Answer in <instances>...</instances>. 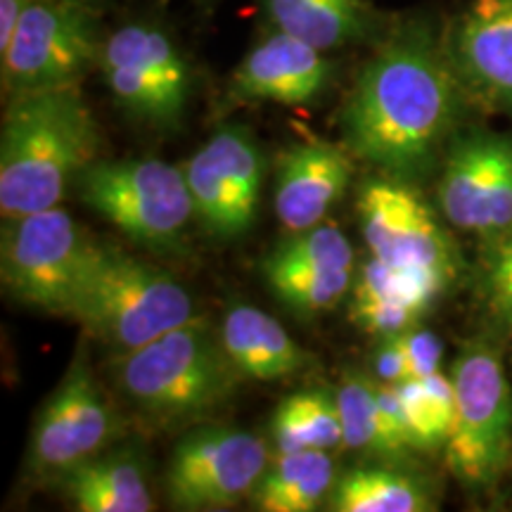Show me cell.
Wrapping results in <instances>:
<instances>
[{"label": "cell", "mask_w": 512, "mask_h": 512, "mask_svg": "<svg viewBox=\"0 0 512 512\" xmlns=\"http://www.w3.org/2000/svg\"><path fill=\"white\" fill-rule=\"evenodd\" d=\"M465 88L430 27L408 24L377 50L342 110L349 150L384 176L434 169L463 114Z\"/></svg>", "instance_id": "cell-1"}, {"label": "cell", "mask_w": 512, "mask_h": 512, "mask_svg": "<svg viewBox=\"0 0 512 512\" xmlns=\"http://www.w3.org/2000/svg\"><path fill=\"white\" fill-rule=\"evenodd\" d=\"M98 124L76 86L15 93L0 131V216L60 207L98 155Z\"/></svg>", "instance_id": "cell-2"}, {"label": "cell", "mask_w": 512, "mask_h": 512, "mask_svg": "<svg viewBox=\"0 0 512 512\" xmlns=\"http://www.w3.org/2000/svg\"><path fill=\"white\" fill-rule=\"evenodd\" d=\"M114 370L121 392L145 415L162 422L202 418L219 408L242 380L223 349L221 332L202 316L121 354Z\"/></svg>", "instance_id": "cell-3"}, {"label": "cell", "mask_w": 512, "mask_h": 512, "mask_svg": "<svg viewBox=\"0 0 512 512\" xmlns=\"http://www.w3.org/2000/svg\"><path fill=\"white\" fill-rule=\"evenodd\" d=\"M197 316L190 292L174 275L136 256L100 247L67 318L121 356Z\"/></svg>", "instance_id": "cell-4"}, {"label": "cell", "mask_w": 512, "mask_h": 512, "mask_svg": "<svg viewBox=\"0 0 512 512\" xmlns=\"http://www.w3.org/2000/svg\"><path fill=\"white\" fill-rule=\"evenodd\" d=\"M79 200L152 252H181L195 204L183 166L155 157L93 162L76 181Z\"/></svg>", "instance_id": "cell-5"}, {"label": "cell", "mask_w": 512, "mask_h": 512, "mask_svg": "<svg viewBox=\"0 0 512 512\" xmlns=\"http://www.w3.org/2000/svg\"><path fill=\"white\" fill-rule=\"evenodd\" d=\"M456 415L444 446L446 465L465 489H489L512 456V384L486 342L467 344L451 366Z\"/></svg>", "instance_id": "cell-6"}, {"label": "cell", "mask_w": 512, "mask_h": 512, "mask_svg": "<svg viewBox=\"0 0 512 512\" xmlns=\"http://www.w3.org/2000/svg\"><path fill=\"white\" fill-rule=\"evenodd\" d=\"M100 247L86 228L60 207L3 221V285L27 306L69 316Z\"/></svg>", "instance_id": "cell-7"}, {"label": "cell", "mask_w": 512, "mask_h": 512, "mask_svg": "<svg viewBox=\"0 0 512 512\" xmlns=\"http://www.w3.org/2000/svg\"><path fill=\"white\" fill-rule=\"evenodd\" d=\"M358 221L370 256L384 266L420 275L444 290L456 280V245L408 181L368 178L358 190Z\"/></svg>", "instance_id": "cell-8"}, {"label": "cell", "mask_w": 512, "mask_h": 512, "mask_svg": "<svg viewBox=\"0 0 512 512\" xmlns=\"http://www.w3.org/2000/svg\"><path fill=\"white\" fill-rule=\"evenodd\" d=\"M91 12L81 0H31L3 55V83L15 93L76 86L100 62Z\"/></svg>", "instance_id": "cell-9"}, {"label": "cell", "mask_w": 512, "mask_h": 512, "mask_svg": "<svg viewBox=\"0 0 512 512\" xmlns=\"http://www.w3.org/2000/svg\"><path fill=\"white\" fill-rule=\"evenodd\" d=\"M444 219L494 242L512 233V136L475 131L448 145L437 183Z\"/></svg>", "instance_id": "cell-10"}, {"label": "cell", "mask_w": 512, "mask_h": 512, "mask_svg": "<svg viewBox=\"0 0 512 512\" xmlns=\"http://www.w3.org/2000/svg\"><path fill=\"white\" fill-rule=\"evenodd\" d=\"M100 67L114 100L131 117L155 126L183 117L190 67L164 31L147 24L121 27L102 46Z\"/></svg>", "instance_id": "cell-11"}, {"label": "cell", "mask_w": 512, "mask_h": 512, "mask_svg": "<svg viewBox=\"0 0 512 512\" xmlns=\"http://www.w3.org/2000/svg\"><path fill=\"white\" fill-rule=\"evenodd\" d=\"M268 448L233 427H204L178 441L166 470V494L178 510H226L264 477Z\"/></svg>", "instance_id": "cell-12"}, {"label": "cell", "mask_w": 512, "mask_h": 512, "mask_svg": "<svg viewBox=\"0 0 512 512\" xmlns=\"http://www.w3.org/2000/svg\"><path fill=\"white\" fill-rule=\"evenodd\" d=\"M119 432L112 401L79 354L36 415L29 439L31 472L60 477L105 451Z\"/></svg>", "instance_id": "cell-13"}, {"label": "cell", "mask_w": 512, "mask_h": 512, "mask_svg": "<svg viewBox=\"0 0 512 512\" xmlns=\"http://www.w3.org/2000/svg\"><path fill=\"white\" fill-rule=\"evenodd\" d=\"M195 219L219 240H238L254 226L266 162L245 128H221L183 164Z\"/></svg>", "instance_id": "cell-14"}, {"label": "cell", "mask_w": 512, "mask_h": 512, "mask_svg": "<svg viewBox=\"0 0 512 512\" xmlns=\"http://www.w3.org/2000/svg\"><path fill=\"white\" fill-rule=\"evenodd\" d=\"M446 48L465 93L512 114V0H472Z\"/></svg>", "instance_id": "cell-15"}, {"label": "cell", "mask_w": 512, "mask_h": 512, "mask_svg": "<svg viewBox=\"0 0 512 512\" xmlns=\"http://www.w3.org/2000/svg\"><path fill=\"white\" fill-rule=\"evenodd\" d=\"M330 81L332 64L323 50L275 29L240 62L230 91L238 100L302 107L323 98Z\"/></svg>", "instance_id": "cell-16"}, {"label": "cell", "mask_w": 512, "mask_h": 512, "mask_svg": "<svg viewBox=\"0 0 512 512\" xmlns=\"http://www.w3.org/2000/svg\"><path fill=\"white\" fill-rule=\"evenodd\" d=\"M351 174V159L339 147L304 143L285 150L275 178V214L280 226L294 235L323 223L347 192Z\"/></svg>", "instance_id": "cell-17"}, {"label": "cell", "mask_w": 512, "mask_h": 512, "mask_svg": "<svg viewBox=\"0 0 512 512\" xmlns=\"http://www.w3.org/2000/svg\"><path fill=\"white\" fill-rule=\"evenodd\" d=\"M444 292L432 280L399 273L370 256L351 287V320L377 339L403 335L420 323Z\"/></svg>", "instance_id": "cell-18"}, {"label": "cell", "mask_w": 512, "mask_h": 512, "mask_svg": "<svg viewBox=\"0 0 512 512\" xmlns=\"http://www.w3.org/2000/svg\"><path fill=\"white\" fill-rule=\"evenodd\" d=\"M219 332L223 349L242 380L278 382L313 366V356L294 342L283 323L252 304L230 306Z\"/></svg>", "instance_id": "cell-19"}, {"label": "cell", "mask_w": 512, "mask_h": 512, "mask_svg": "<svg viewBox=\"0 0 512 512\" xmlns=\"http://www.w3.org/2000/svg\"><path fill=\"white\" fill-rule=\"evenodd\" d=\"M64 498L81 512H150L147 467L136 453H98L57 477Z\"/></svg>", "instance_id": "cell-20"}, {"label": "cell", "mask_w": 512, "mask_h": 512, "mask_svg": "<svg viewBox=\"0 0 512 512\" xmlns=\"http://www.w3.org/2000/svg\"><path fill=\"white\" fill-rule=\"evenodd\" d=\"M335 482L330 451L278 453L249 498L261 512H313L328 503Z\"/></svg>", "instance_id": "cell-21"}, {"label": "cell", "mask_w": 512, "mask_h": 512, "mask_svg": "<svg viewBox=\"0 0 512 512\" xmlns=\"http://www.w3.org/2000/svg\"><path fill=\"white\" fill-rule=\"evenodd\" d=\"M264 8L275 29L323 53L361 41L370 29L368 0H264Z\"/></svg>", "instance_id": "cell-22"}, {"label": "cell", "mask_w": 512, "mask_h": 512, "mask_svg": "<svg viewBox=\"0 0 512 512\" xmlns=\"http://www.w3.org/2000/svg\"><path fill=\"white\" fill-rule=\"evenodd\" d=\"M271 437L275 453L335 451L344 441L337 394L309 389L287 396L275 408Z\"/></svg>", "instance_id": "cell-23"}, {"label": "cell", "mask_w": 512, "mask_h": 512, "mask_svg": "<svg viewBox=\"0 0 512 512\" xmlns=\"http://www.w3.org/2000/svg\"><path fill=\"white\" fill-rule=\"evenodd\" d=\"M332 512H427L434 503L418 479L382 467H358L335 482Z\"/></svg>", "instance_id": "cell-24"}, {"label": "cell", "mask_w": 512, "mask_h": 512, "mask_svg": "<svg viewBox=\"0 0 512 512\" xmlns=\"http://www.w3.org/2000/svg\"><path fill=\"white\" fill-rule=\"evenodd\" d=\"M399 392L403 415L418 451H437L446 446L456 415V389L451 373L441 370L427 377H408L394 384Z\"/></svg>", "instance_id": "cell-25"}, {"label": "cell", "mask_w": 512, "mask_h": 512, "mask_svg": "<svg viewBox=\"0 0 512 512\" xmlns=\"http://www.w3.org/2000/svg\"><path fill=\"white\" fill-rule=\"evenodd\" d=\"M266 283L275 297L299 313H323L335 309L354 287V268L292 266L264 261Z\"/></svg>", "instance_id": "cell-26"}, {"label": "cell", "mask_w": 512, "mask_h": 512, "mask_svg": "<svg viewBox=\"0 0 512 512\" xmlns=\"http://www.w3.org/2000/svg\"><path fill=\"white\" fill-rule=\"evenodd\" d=\"M337 406L342 415L344 448L380 458V408H377V377L351 370L337 387Z\"/></svg>", "instance_id": "cell-27"}, {"label": "cell", "mask_w": 512, "mask_h": 512, "mask_svg": "<svg viewBox=\"0 0 512 512\" xmlns=\"http://www.w3.org/2000/svg\"><path fill=\"white\" fill-rule=\"evenodd\" d=\"M266 259L292 266H325L354 268V247L347 235L332 223H318L302 233L290 235L283 245L275 247Z\"/></svg>", "instance_id": "cell-28"}, {"label": "cell", "mask_w": 512, "mask_h": 512, "mask_svg": "<svg viewBox=\"0 0 512 512\" xmlns=\"http://www.w3.org/2000/svg\"><path fill=\"white\" fill-rule=\"evenodd\" d=\"M486 304L503 325L512 328V233L489 242L484 264Z\"/></svg>", "instance_id": "cell-29"}, {"label": "cell", "mask_w": 512, "mask_h": 512, "mask_svg": "<svg viewBox=\"0 0 512 512\" xmlns=\"http://www.w3.org/2000/svg\"><path fill=\"white\" fill-rule=\"evenodd\" d=\"M399 337H401L403 354H406L408 373H411V377H427L441 370L444 344H441V339L434 335L432 330L418 328V325H415V328L403 332Z\"/></svg>", "instance_id": "cell-30"}, {"label": "cell", "mask_w": 512, "mask_h": 512, "mask_svg": "<svg viewBox=\"0 0 512 512\" xmlns=\"http://www.w3.org/2000/svg\"><path fill=\"white\" fill-rule=\"evenodd\" d=\"M370 373H373L380 382L387 384H399L411 377L399 335L380 339V347L375 351L373 370H370Z\"/></svg>", "instance_id": "cell-31"}, {"label": "cell", "mask_w": 512, "mask_h": 512, "mask_svg": "<svg viewBox=\"0 0 512 512\" xmlns=\"http://www.w3.org/2000/svg\"><path fill=\"white\" fill-rule=\"evenodd\" d=\"M31 0H0V55L10 48L12 36L22 22Z\"/></svg>", "instance_id": "cell-32"}, {"label": "cell", "mask_w": 512, "mask_h": 512, "mask_svg": "<svg viewBox=\"0 0 512 512\" xmlns=\"http://www.w3.org/2000/svg\"><path fill=\"white\" fill-rule=\"evenodd\" d=\"M81 3H86V0H81Z\"/></svg>", "instance_id": "cell-33"}]
</instances>
